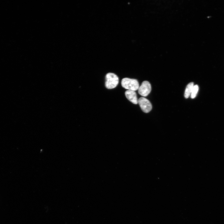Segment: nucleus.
Masks as SVG:
<instances>
[{"label": "nucleus", "instance_id": "5", "mask_svg": "<svg viewBox=\"0 0 224 224\" xmlns=\"http://www.w3.org/2000/svg\"><path fill=\"white\" fill-rule=\"evenodd\" d=\"M125 94L127 98L132 103L134 104L138 103L137 94L134 91L128 90Z\"/></svg>", "mask_w": 224, "mask_h": 224}, {"label": "nucleus", "instance_id": "4", "mask_svg": "<svg viewBox=\"0 0 224 224\" xmlns=\"http://www.w3.org/2000/svg\"><path fill=\"white\" fill-rule=\"evenodd\" d=\"M138 93L141 96H147L151 91V86L150 83L147 81L142 82L138 89Z\"/></svg>", "mask_w": 224, "mask_h": 224}, {"label": "nucleus", "instance_id": "3", "mask_svg": "<svg viewBox=\"0 0 224 224\" xmlns=\"http://www.w3.org/2000/svg\"><path fill=\"white\" fill-rule=\"evenodd\" d=\"M138 102L142 111L148 113L152 110V106L150 101L144 97H141L138 100Z\"/></svg>", "mask_w": 224, "mask_h": 224}, {"label": "nucleus", "instance_id": "2", "mask_svg": "<svg viewBox=\"0 0 224 224\" xmlns=\"http://www.w3.org/2000/svg\"><path fill=\"white\" fill-rule=\"evenodd\" d=\"M105 86L108 89L115 88L119 83V79L115 74L109 72L107 73L105 77Z\"/></svg>", "mask_w": 224, "mask_h": 224}, {"label": "nucleus", "instance_id": "6", "mask_svg": "<svg viewBox=\"0 0 224 224\" xmlns=\"http://www.w3.org/2000/svg\"><path fill=\"white\" fill-rule=\"evenodd\" d=\"M194 86L193 82H191L187 85L184 94V96L185 98H188L189 96H190Z\"/></svg>", "mask_w": 224, "mask_h": 224}, {"label": "nucleus", "instance_id": "1", "mask_svg": "<svg viewBox=\"0 0 224 224\" xmlns=\"http://www.w3.org/2000/svg\"><path fill=\"white\" fill-rule=\"evenodd\" d=\"M122 86L128 90L135 91L139 87V83L136 79L128 78H123L121 82Z\"/></svg>", "mask_w": 224, "mask_h": 224}, {"label": "nucleus", "instance_id": "7", "mask_svg": "<svg viewBox=\"0 0 224 224\" xmlns=\"http://www.w3.org/2000/svg\"><path fill=\"white\" fill-rule=\"evenodd\" d=\"M198 89L199 87L198 85H196L194 86L190 95V97L192 99H194L196 97L198 92Z\"/></svg>", "mask_w": 224, "mask_h": 224}]
</instances>
